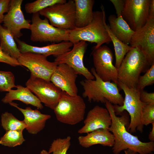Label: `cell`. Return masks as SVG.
<instances>
[{
  "label": "cell",
  "mask_w": 154,
  "mask_h": 154,
  "mask_svg": "<svg viewBox=\"0 0 154 154\" xmlns=\"http://www.w3.org/2000/svg\"><path fill=\"white\" fill-rule=\"evenodd\" d=\"M66 1V0H37L26 4L25 10L27 13L33 14L55 4Z\"/></svg>",
  "instance_id": "83f0119b"
},
{
  "label": "cell",
  "mask_w": 154,
  "mask_h": 154,
  "mask_svg": "<svg viewBox=\"0 0 154 154\" xmlns=\"http://www.w3.org/2000/svg\"><path fill=\"white\" fill-rule=\"evenodd\" d=\"M109 27L113 33L123 43L129 44L134 31L131 29L121 16L111 15L108 18Z\"/></svg>",
  "instance_id": "7402d4cb"
},
{
  "label": "cell",
  "mask_w": 154,
  "mask_h": 154,
  "mask_svg": "<svg viewBox=\"0 0 154 154\" xmlns=\"http://www.w3.org/2000/svg\"><path fill=\"white\" fill-rule=\"evenodd\" d=\"M88 44L86 41H81L74 44L69 51L55 58L54 62L58 65L66 64L72 68L78 74L82 75L86 79L94 80L95 77L84 64L83 58Z\"/></svg>",
  "instance_id": "4fadbf2b"
},
{
  "label": "cell",
  "mask_w": 154,
  "mask_h": 154,
  "mask_svg": "<svg viewBox=\"0 0 154 154\" xmlns=\"http://www.w3.org/2000/svg\"><path fill=\"white\" fill-rule=\"evenodd\" d=\"M75 5V28H81L88 25L93 17V0H74Z\"/></svg>",
  "instance_id": "603a6c76"
},
{
  "label": "cell",
  "mask_w": 154,
  "mask_h": 154,
  "mask_svg": "<svg viewBox=\"0 0 154 154\" xmlns=\"http://www.w3.org/2000/svg\"><path fill=\"white\" fill-rule=\"evenodd\" d=\"M110 1L114 7L117 16H121L125 5V0H110Z\"/></svg>",
  "instance_id": "d590c367"
},
{
  "label": "cell",
  "mask_w": 154,
  "mask_h": 154,
  "mask_svg": "<svg viewBox=\"0 0 154 154\" xmlns=\"http://www.w3.org/2000/svg\"><path fill=\"white\" fill-rule=\"evenodd\" d=\"M154 18V0H150L149 7V18Z\"/></svg>",
  "instance_id": "8d00e7d4"
},
{
  "label": "cell",
  "mask_w": 154,
  "mask_h": 154,
  "mask_svg": "<svg viewBox=\"0 0 154 154\" xmlns=\"http://www.w3.org/2000/svg\"><path fill=\"white\" fill-rule=\"evenodd\" d=\"M75 5L73 0L64 3H57L47 7L39 12L54 27L66 30L75 28Z\"/></svg>",
  "instance_id": "52a82bcc"
},
{
  "label": "cell",
  "mask_w": 154,
  "mask_h": 154,
  "mask_svg": "<svg viewBox=\"0 0 154 154\" xmlns=\"http://www.w3.org/2000/svg\"><path fill=\"white\" fill-rule=\"evenodd\" d=\"M154 83V64L152 65L145 74L139 76L137 88L139 91L144 90L146 87L151 86Z\"/></svg>",
  "instance_id": "4dcf8cb0"
},
{
  "label": "cell",
  "mask_w": 154,
  "mask_h": 154,
  "mask_svg": "<svg viewBox=\"0 0 154 154\" xmlns=\"http://www.w3.org/2000/svg\"><path fill=\"white\" fill-rule=\"evenodd\" d=\"M47 57L40 54L28 52L21 54L17 60L21 66L29 70L31 74L50 81L51 76L58 65L54 62L48 61Z\"/></svg>",
  "instance_id": "7c38bea8"
},
{
  "label": "cell",
  "mask_w": 154,
  "mask_h": 154,
  "mask_svg": "<svg viewBox=\"0 0 154 154\" xmlns=\"http://www.w3.org/2000/svg\"><path fill=\"white\" fill-rule=\"evenodd\" d=\"M125 56L117 69L118 81L129 88H136L141 74L151 66L137 47H131Z\"/></svg>",
  "instance_id": "277c9868"
},
{
  "label": "cell",
  "mask_w": 154,
  "mask_h": 154,
  "mask_svg": "<svg viewBox=\"0 0 154 154\" xmlns=\"http://www.w3.org/2000/svg\"><path fill=\"white\" fill-rule=\"evenodd\" d=\"M25 85L36 95L41 103L52 110L58 104L63 92L50 81L31 74Z\"/></svg>",
  "instance_id": "9c48e42d"
},
{
  "label": "cell",
  "mask_w": 154,
  "mask_h": 154,
  "mask_svg": "<svg viewBox=\"0 0 154 154\" xmlns=\"http://www.w3.org/2000/svg\"><path fill=\"white\" fill-rule=\"evenodd\" d=\"M142 125L147 126L154 122V104L143 103L141 114Z\"/></svg>",
  "instance_id": "1f68e13d"
},
{
  "label": "cell",
  "mask_w": 154,
  "mask_h": 154,
  "mask_svg": "<svg viewBox=\"0 0 154 154\" xmlns=\"http://www.w3.org/2000/svg\"><path fill=\"white\" fill-rule=\"evenodd\" d=\"M78 74L68 65H58L51 75L50 81L55 86L71 96L78 95V90L76 80Z\"/></svg>",
  "instance_id": "2e32d148"
},
{
  "label": "cell",
  "mask_w": 154,
  "mask_h": 154,
  "mask_svg": "<svg viewBox=\"0 0 154 154\" xmlns=\"http://www.w3.org/2000/svg\"><path fill=\"white\" fill-rule=\"evenodd\" d=\"M17 108L23 114V120L27 126L26 129L32 134H36L44 127L46 121L51 118L50 115L42 114L38 110H33L28 107L23 109L19 107L18 104L12 102L9 104Z\"/></svg>",
  "instance_id": "d6986e66"
},
{
  "label": "cell",
  "mask_w": 154,
  "mask_h": 154,
  "mask_svg": "<svg viewBox=\"0 0 154 154\" xmlns=\"http://www.w3.org/2000/svg\"><path fill=\"white\" fill-rule=\"evenodd\" d=\"M1 122V126L6 131H23L27 127V126L23 120L20 121L18 120L11 113L7 112L2 114Z\"/></svg>",
  "instance_id": "484cf974"
},
{
  "label": "cell",
  "mask_w": 154,
  "mask_h": 154,
  "mask_svg": "<svg viewBox=\"0 0 154 154\" xmlns=\"http://www.w3.org/2000/svg\"><path fill=\"white\" fill-rule=\"evenodd\" d=\"M10 2V0H0V23H2L4 14L8 11Z\"/></svg>",
  "instance_id": "e575fe53"
},
{
  "label": "cell",
  "mask_w": 154,
  "mask_h": 154,
  "mask_svg": "<svg viewBox=\"0 0 154 154\" xmlns=\"http://www.w3.org/2000/svg\"><path fill=\"white\" fill-rule=\"evenodd\" d=\"M86 109V104L81 96H71L63 92L53 110L58 121L73 125L84 120Z\"/></svg>",
  "instance_id": "8992f818"
},
{
  "label": "cell",
  "mask_w": 154,
  "mask_h": 154,
  "mask_svg": "<svg viewBox=\"0 0 154 154\" xmlns=\"http://www.w3.org/2000/svg\"><path fill=\"white\" fill-rule=\"evenodd\" d=\"M78 140L79 144L85 148H88L97 144L112 147L114 142V137L109 130L100 129L89 133L85 136H79Z\"/></svg>",
  "instance_id": "ffe728a7"
},
{
  "label": "cell",
  "mask_w": 154,
  "mask_h": 154,
  "mask_svg": "<svg viewBox=\"0 0 154 154\" xmlns=\"http://www.w3.org/2000/svg\"><path fill=\"white\" fill-rule=\"evenodd\" d=\"M101 8V11H93L92 19L88 25L69 30V41L73 44L81 41L95 43L96 45L93 49L112 42L105 27L106 15L103 6L102 5Z\"/></svg>",
  "instance_id": "3957f363"
},
{
  "label": "cell",
  "mask_w": 154,
  "mask_h": 154,
  "mask_svg": "<svg viewBox=\"0 0 154 154\" xmlns=\"http://www.w3.org/2000/svg\"><path fill=\"white\" fill-rule=\"evenodd\" d=\"M91 72L95 80L85 79L80 83L84 90L82 96L88 101L104 103L108 101L114 105L122 106L124 98L120 94L117 84L102 80L92 67Z\"/></svg>",
  "instance_id": "7a4b0ae2"
},
{
  "label": "cell",
  "mask_w": 154,
  "mask_h": 154,
  "mask_svg": "<svg viewBox=\"0 0 154 154\" xmlns=\"http://www.w3.org/2000/svg\"><path fill=\"white\" fill-rule=\"evenodd\" d=\"M15 77L11 72L0 71V91L8 92L13 88H16Z\"/></svg>",
  "instance_id": "f546056e"
},
{
  "label": "cell",
  "mask_w": 154,
  "mask_h": 154,
  "mask_svg": "<svg viewBox=\"0 0 154 154\" xmlns=\"http://www.w3.org/2000/svg\"><path fill=\"white\" fill-rule=\"evenodd\" d=\"M39 12L33 14L32 17L31 40L34 42H56L69 41V30L55 27L46 18L41 19Z\"/></svg>",
  "instance_id": "ba28073f"
},
{
  "label": "cell",
  "mask_w": 154,
  "mask_h": 154,
  "mask_svg": "<svg viewBox=\"0 0 154 154\" xmlns=\"http://www.w3.org/2000/svg\"><path fill=\"white\" fill-rule=\"evenodd\" d=\"M129 44L141 51L150 66L154 64V18H149L143 26L134 31Z\"/></svg>",
  "instance_id": "5bb4252c"
},
{
  "label": "cell",
  "mask_w": 154,
  "mask_h": 154,
  "mask_svg": "<svg viewBox=\"0 0 154 154\" xmlns=\"http://www.w3.org/2000/svg\"><path fill=\"white\" fill-rule=\"evenodd\" d=\"M139 98L143 103L149 104H154V93H149L144 90L139 91Z\"/></svg>",
  "instance_id": "836d02e7"
},
{
  "label": "cell",
  "mask_w": 154,
  "mask_h": 154,
  "mask_svg": "<svg viewBox=\"0 0 154 154\" xmlns=\"http://www.w3.org/2000/svg\"><path fill=\"white\" fill-rule=\"evenodd\" d=\"M0 62L6 63L12 66H21L17 60L5 53L0 48Z\"/></svg>",
  "instance_id": "d6a6232c"
},
{
  "label": "cell",
  "mask_w": 154,
  "mask_h": 154,
  "mask_svg": "<svg viewBox=\"0 0 154 154\" xmlns=\"http://www.w3.org/2000/svg\"><path fill=\"white\" fill-rule=\"evenodd\" d=\"M105 26L113 44L116 58L115 66L118 69L126 54L131 47L130 46L123 43L116 37L110 30L109 26L106 23L105 24Z\"/></svg>",
  "instance_id": "d4e9b609"
},
{
  "label": "cell",
  "mask_w": 154,
  "mask_h": 154,
  "mask_svg": "<svg viewBox=\"0 0 154 154\" xmlns=\"http://www.w3.org/2000/svg\"><path fill=\"white\" fill-rule=\"evenodd\" d=\"M23 131L19 130L6 131L0 138V144L9 147H14L21 145L25 141Z\"/></svg>",
  "instance_id": "4316f807"
},
{
  "label": "cell",
  "mask_w": 154,
  "mask_h": 154,
  "mask_svg": "<svg viewBox=\"0 0 154 154\" xmlns=\"http://www.w3.org/2000/svg\"><path fill=\"white\" fill-rule=\"evenodd\" d=\"M95 71L103 81L117 84L118 70L113 64V56L110 49L106 45L93 49L91 53Z\"/></svg>",
  "instance_id": "30bf717a"
},
{
  "label": "cell",
  "mask_w": 154,
  "mask_h": 154,
  "mask_svg": "<svg viewBox=\"0 0 154 154\" xmlns=\"http://www.w3.org/2000/svg\"><path fill=\"white\" fill-rule=\"evenodd\" d=\"M17 89H12L6 94L1 101L5 104H9L14 100L20 101L27 104H30L42 109L43 106L39 99L34 95L27 87L21 85H16Z\"/></svg>",
  "instance_id": "44dd1931"
},
{
  "label": "cell",
  "mask_w": 154,
  "mask_h": 154,
  "mask_svg": "<svg viewBox=\"0 0 154 154\" xmlns=\"http://www.w3.org/2000/svg\"><path fill=\"white\" fill-rule=\"evenodd\" d=\"M105 104L112 118V123L109 130L114 137L112 149L113 153L119 154L122 151L129 149L139 154H152L154 151V141L142 142L126 129V126L129 121L126 112L124 111L121 116L118 117L112 104L106 101Z\"/></svg>",
  "instance_id": "6da1fadb"
},
{
  "label": "cell",
  "mask_w": 154,
  "mask_h": 154,
  "mask_svg": "<svg viewBox=\"0 0 154 154\" xmlns=\"http://www.w3.org/2000/svg\"><path fill=\"white\" fill-rule=\"evenodd\" d=\"M117 84L123 91L125 96L122 106L114 105L116 114L121 115L124 111H127L130 117L127 130L131 133H134L137 131L142 133L144 126L141 117L143 103L140 100L139 91L137 88H129L118 81Z\"/></svg>",
  "instance_id": "5b68a950"
},
{
  "label": "cell",
  "mask_w": 154,
  "mask_h": 154,
  "mask_svg": "<svg viewBox=\"0 0 154 154\" xmlns=\"http://www.w3.org/2000/svg\"><path fill=\"white\" fill-rule=\"evenodd\" d=\"M70 136L54 139L51 144L48 152L51 154H66L71 145Z\"/></svg>",
  "instance_id": "f1b7e54d"
},
{
  "label": "cell",
  "mask_w": 154,
  "mask_h": 154,
  "mask_svg": "<svg viewBox=\"0 0 154 154\" xmlns=\"http://www.w3.org/2000/svg\"><path fill=\"white\" fill-rule=\"evenodd\" d=\"M150 0H125L121 16L134 31L143 26L149 18Z\"/></svg>",
  "instance_id": "8fae6325"
},
{
  "label": "cell",
  "mask_w": 154,
  "mask_h": 154,
  "mask_svg": "<svg viewBox=\"0 0 154 154\" xmlns=\"http://www.w3.org/2000/svg\"><path fill=\"white\" fill-rule=\"evenodd\" d=\"M40 154H51L49 153L46 150L43 149L40 152Z\"/></svg>",
  "instance_id": "ab89813d"
},
{
  "label": "cell",
  "mask_w": 154,
  "mask_h": 154,
  "mask_svg": "<svg viewBox=\"0 0 154 154\" xmlns=\"http://www.w3.org/2000/svg\"><path fill=\"white\" fill-rule=\"evenodd\" d=\"M0 48L6 54L17 60L21 54L13 36L7 29L1 23Z\"/></svg>",
  "instance_id": "cb8c5ba5"
},
{
  "label": "cell",
  "mask_w": 154,
  "mask_h": 154,
  "mask_svg": "<svg viewBox=\"0 0 154 154\" xmlns=\"http://www.w3.org/2000/svg\"><path fill=\"white\" fill-rule=\"evenodd\" d=\"M152 128L148 136V138L150 141H154V122L152 124Z\"/></svg>",
  "instance_id": "74e56055"
},
{
  "label": "cell",
  "mask_w": 154,
  "mask_h": 154,
  "mask_svg": "<svg viewBox=\"0 0 154 154\" xmlns=\"http://www.w3.org/2000/svg\"><path fill=\"white\" fill-rule=\"evenodd\" d=\"M125 154H138V153L130 149H127L124 150Z\"/></svg>",
  "instance_id": "f35d334b"
},
{
  "label": "cell",
  "mask_w": 154,
  "mask_h": 154,
  "mask_svg": "<svg viewBox=\"0 0 154 154\" xmlns=\"http://www.w3.org/2000/svg\"><path fill=\"white\" fill-rule=\"evenodd\" d=\"M23 1V0H11L9 9L3 20V26L14 38H19L23 36L21 29H30L31 27V21L25 19L21 9Z\"/></svg>",
  "instance_id": "9a60e30c"
},
{
  "label": "cell",
  "mask_w": 154,
  "mask_h": 154,
  "mask_svg": "<svg viewBox=\"0 0 154 154\" xmlns=\"http://www.w3.org/2000/svg\"><path fill=\"white\" fill-rule=\"evenodd\" d=\"M84 123L83 126L78 131L79 133H88L100 129L109 130L112 118L106 108L96 105L88 112Z\"/></svg>",
  "instance_id": "e0dca14e"
},
{
  "label": "cell",
  "mask_w": 154,
  "mask_h": 154,
  "mask_svg": "<svg viewBox=\"0 0 154 154\" xmlns=\"http://www.w3.org/2000/svg\"><path fill=\"white\" fill-rule=\"evenodd\" d=\"M14 39L17 43L18 48L21 54L30 52L42 55L47 57L52 55L56 58L70 50V48L73 45L69 41H64L44 46L38 47L28 44L18 38Z\"/></svg>",
  "instance_id": "ac0fdd59"
}]
</instances>
